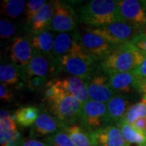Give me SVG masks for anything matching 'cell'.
I'll return each mask as SVG.
<instances>
[{
	"label": "cell",
	"instance_id": "cell-15",
	"mask_svg": "<svg viewBox=\"0 0 146 146\" xmlns=\"http://www.w3.org/2000/svg\"><path fill=\"white\" fill-rule=\"evenodd\" d=\"M130 106V102L126 96L115 95L106 103V123H119L123 119Z\"/></svg>",
	"mask_w": 146,
	"mask_h": 146
},
{
	"label": "cell",
	"instance_id": "cell-8",
	"mask_svg": "<svg viewBox=\"0 0 146 146\" xmlns=\"http://www.w3.org/2000/svg\"><path fill=\"white\" fill-rule=\"evenodd\" d=\"M78 36L84 49L95 61H102L116 47L103 37L87 30Z\"/></svg>",
	"mask_w": 146,
	"mask_h": 146
},
{
	"label": "cell",
	"instance_id": "cell-28",
	"mask_svg": "<svg viewBox=\"0 0 146 146\" xmlns=\"http://www.w3.org/2000/svg\"><path fill=\"white\" fill-rule=\"evenodd\" d=\"M142 117H146V99L144 98L140 102L131 105L122 121L131 124L136 119Z\"/></svg>",
	"mask_w": 146,
	"mask_h": 146
},
{
	"label": "cell",
	"instance_id": "cell-27",
	"mask_svg": "<svg viewBox=\"0 0 146 146\" xmlns=\"http://www.w3.org/2000/svg\"><path fill=\"white\" fill-rule=\"evenodd\" d=\"M63 89L58 83V78L49 80L42 89L43 92V102H46L50 105L53 103L62 94Z\"/></svg>",
	"mask_w": 146,
	"mask_h": 146
},
{
	"label": "cell",
	"instance_id": "cell-17",
	"mask_svg": "<svg viewBox=\"0 0 146 146\" xmlns=\"http://www.w3.org/2000/svg\"><path fill=\"white\" fill-rule=\"evenodd\" d=\"M58 83L67 94L74 97L82 104L89 100L87 84L82 79L71 76L63 79L58 78Z\"/></svg>",
	"mask_w": 146,
	"mask_h": 146
},
{
	"label": "cell",
	"instance_id": "cell-20",
	"mask_svg": "<svg viewBox=\"0 0 146 146\" xmlns=\"http://www.w3.org/2000/svg\"><path fill=\"white\" fill-rule=\"evenodd\" d=\"M53 13L54 2H46L32 21L30 25L32 33L33 34H37L47 30L51 25Z\"/></svg>",
	"mask_w": 146,
	"mask_h": 146
},
{
	"label": "cell",
	"instance_id": "cell-38",
	"mask_svg": "<svg viewBox=\"0 0 146 146\" xmlns=\"http://www.w3.org/2000/svg\"><path fill=\"white\" fill-rule=\"evenodd\" d=\"M136 89L142 95L144 99H146V79H138Z\"/></svg>",
	"mask_w": 146,
	"mask_h": 146
},
{
	"label": "cell",
	"instance_id": "cell-16",
	"mask_svg": "<svg viewBox=\"0 0 146 146\" xmlns=\"http://www.w3.org/2000/svg\"><path fill=\"white\" fill-rule=\"evenodd\" d=\"M63 127L58 120L50 114H40L31 128L32 136H52Z\"/></svg>",
	"mask_w": 146,
	"mask_h": 146
},
{
	"label": "cell",
	"instance_id": "cell-31",
	"mask_svg": "<svg viewBox=\"0 0 146 146\" xmlns=\"http://www.w3.org/2000/svg\"><path fill=\"white\" fill-rule=\"evenodd\" d=\"M17 30L16 26L11 21L2 18L0 20V36L1 38L7 39L12 36Z\"/></svg>",
	"mask_w": 146,
	"mask_h": 146
},
{
	"label": "cell",
	"instance_id": "cell-40",
	"mask_svg": "<svg viewBox=\"0 0 146 146\" xmlns=\"http://www.w3.org/2000/svg\"><path fill=\"white\" fill-rule=\"evenodd\" d=\"M141 33H143V34H145V35H146V25L142 29H141Z\"/></svg>",
	"mask_w": 146,
	"mask_h": 146
},
{
	"label": "cell",
	"instance_id": "cell-2",
	"mask_svg": "<svg viewBox=\"0 0 146 146\" xmlns=\"http://www.w3.org/2000/svg\"><path fill=\"white\" fill-rule=\"evenodd\" d=\"M144 58L145 54L128 42L115 47L107 57L101 61V68L108 75L132 72Z\"/></svg>",
	"mask_w": 146,
	"mask_h": 146
},
{
	"label": "cell",
	"instance_id": "cell-19",
	"mask_svg": "<svg viewBox=\"0 0 146 146\" xmlns=\"http://www.w3.org/2000/svg\"><path fill=\"white\" fill-rule=\"evenodd\" d=\"M54 36L49 30L43 31L37 34H33L30 38L32 47L34 54H42L53 58Z\"/></svg>",
	"mask_w": 146,
	"mask_h": 146
},
{
	"label": "cell",
	"instance_id": "cell-10",
	"mask_svg": "<svg viewBox=\"0 0 146 146\" xmlns=\"http://www.w3.org/2000/svg\"><path fill=\"white\" fill-rule=\"evenodd\" d=\"M89 99L101 103H107L115 95L109 82V76L103 74L92 75L87 80Z\"/></svg>",
	"mask_w": 146,
	"mask_h": 146
},
{
	"label": "cell",
	"instance_id": "cell-36",
	"mask_svg": "<svg viewBox=\"0 0 146 146\" xmlns=\"http://www.w3.org/2000/svg\"><path fill=\"white\" fill-rule=\"evenodd\" d=\"M133 72L137 76L138 79H146V54H145V58L142 62Z\"/></svg>",
	"mask_w": 146,
	"mask_h": 146
},
{
	"label": "cell",
	"instance_id": "cell-1",
	"mask_svg": "<svg viewBox=\"0 0 146 146\" xmlns=\"http://www.w3.org/2000/svg\"><path fill=\"white\" fill-rule=\"evenodd\" d=\"M80 21L89 27H99L123 21L117 1L92 0L81 6L76 12Z\"/></svg>",
	"mask_w": 146,
	"mask_h": 146
},
{
	"label": "cell",
	"instance_id": "cell-24",
	"mask_svg": "<svg viewBox=\"0 0 146 146\" xmlns=\"http://www.w3.org/2000/svg\"><path fill=\"white\" fill-rule=\"evenodd\" d=\"M40 115L39 109L33 106H27L17 110L15 113L14 119L17 124L24 127L33 126Z\"/></svg>",
	"mask_w": 146,
	"mask_h": 146
},
{
	"label": "cell",
	"instance_id": "cell-30",
	"mask_svg": "<svg viewBox=\"0 0 146 146\" xmlns=\"http://www.w3.org/2000/svg\"><path fill=\"white\" fill-rule=\"evenodd\" d=\"M50 146H74L72 141L64 130H59L47 139Z\"/></svg>",
	"mask_w": 146,
	"mask_h": 146
},
{
	"label": "cell",
	"instance_id": "cell-12",
	"mask_svg": "<svg viewBox=\"0 0 146 146\" xmlns=\"http://www.w3.org/2000/svg\"><path fill=\"white\" fill-rule=\"evenodd\" d=\"M86 51L79 40L78 35L72 33H58L54 37L53 58L54 61L62 56Z\"/></svg>",
	"mask_w": 146,
	"mask_h": 146
},
{
	"label": "cell",
	"instance_id": "cell-34",
	"mask_svg": "<svg viewBox=\"0 0 146 146\" xmlns=\"http://www.w3.org/2000/svg\"><path fill=\"white\" fill-rule=\"evenodd\" d=\"M14 98V94L4 84H0V99L3 102H11Z\"/></svg>",
	"mask_w": 146,
	"mask_h": 146
},
{
	"label": "cell",
	"instance_id": "cell-7",
	"mask_svg": "<svg viewBox=\"0 0 146 146\" xmlns=\"http://www.w3.org/2000/svg\"><path fill=\"white\" fill-rule=\"evenodd\" d=\"M78 16L70 4L63 1H54V13L50 28L58 33H70L78 23Z\"/></svg>",
	"mask_w": 146,
	"mask_h": 146
},
{
	"label": "cell",
	"instance_id": "cell-11",
	"mask_svg": "<svg viewBox=\"0 0 146 146\" xmlns=\"http://www.w3.org/2000/svg\"><path fill=\"white\" fill-rule=\"evenodd\" d=\"M7 50L11 63L20 67H27L34 55L30 40L24 36L14 37Z\"/></svg>",
	"mask_w": 146,
	"mask_h": 146
},
{
	"label": "cell",
	"instance_id": "cell-4",
	"mask_svg": "<svg viewBox=\"0 0 146 146\" xmlns=\"http://www.w3.org/2000/svg\"><path fill=\"white\" fill-rule=\"evenodd\" d=\"M94 62L86 51L67 54L55 60L58 69L82 80H88L92 76Z\"/></svg>",
	"mask_w": 146,
	"mask_h": 146
},
{
	"label": "cell",
	"instance_id": "cell-29",
	"mask_svg": "<svg viewBox=\"0 0 146 146\" xmlns=\"http://www.w3.org/2000/svg\"><path fill=\"white\" fill-rule=\"evenodd\" d=\"M46 3V1L45 0H29L27 2L25 11L27 25H31L33 18Z\"/></svg>",
	"mask_w": 146,
	"mask_h": 146
},
{
	"label": "cell",
	"instance_id": "cell-18",
	"mask_svg": "<svg viewBox=\"0 0 146 146\" xmlns=\"http://www.w3.org/2000/svg\"><path fill=\"white\" fill-rule=\"evenodd\" d=\"M137 81L138 77L133 71L109 75L110 85L115 93H130L136 89Z\"/></svg>",
	"mask_w": 146,
	"mask_h": 146
},
{
	"label": "cell",
	"instance_id": "cell-5",
	"mask_svg": "<svg viewBox=\"0 0 146 146\" xmlns=\"http://www.w3.org/2000/svg\"><path fill=\"white\" fill-rule=\"evenodd\" d=\"M82 103L64 90L60 96L50 104L53 114L63 127L75 123L74 121L80 117Z\"/></svg>",
	"mask_w": 146,
	"mask_h": 146
},
{
	"label": "cell",
	"instance_id": "cell-35",
	"mask_svg": "<svg viewBox=\"0 0 146 146\" xmlns=\"http://www.w3.org/2000/svg\"><path fill=\"white\" fill-rule=\"evenodd\" d=\"M20 146H50L47 141H42L34 138L22 139Z\"/></svg>",
	"mask_w": 146,
	"mask_h": 146
},
{
	"label": "cell",
	"instance_id": "cell-6",
	"mask_svg": "<svg viewBox=\"0 0 146 146\" xmlns=\"http://www.w3.org/2000/svg\"><path fill=\"white\" fill-rule=\"evenodd\" d=\"M79 119L89 132L98 130L106 123V104L89 100L82 105Z\"/></svg>",
	"mask_w": 146,
	"mask_h": 146
},
{
	"label": "cell",
	"instance_id": "cell-22",
	"mask_svg": "<svg viewBox=\"0 0 146 146\" xmlns=\"http://www.w3.org/2000/svg\"><path fill=\"white\" fill-rule=\"evenodd\" d=\"M63 130L67 132L74 146H94L90 137V132L78 123L63 127Z\"/></svg>",
	"mask_w": 146,
	"mask_h": 146
},
{
	"label": "cell",
	"instance_id": "cell-37",
	"mask_svg": "<svg viewBox=\"0 0 146 146\" xmlns=\"http://www.w3.org/2000/svg\"><path fill=\"white\" fill-rule=\"evenodd\" d=\"M131 125L138 131L146 134V117H142L136 119L134 123H131Z\"/></svg>",
	"mask_w": 146,
	"mask_h": 146
},
{
	"label": "cell",
	"instance_id": "cell-25",
	"mask_svg": "<svg viewBox=\"0 0 146 146\" xmlns=\"http://www.w3.org/2000/svg\"><path fill=\"white\" fill-rule=\"evenodd\" d=\"M21 72L14 63H2L0 66V81L6 86H12L20 82Z\"/></svg>",
	"mask_w": 146,
	"mask_h": 146
},
{
	"label": "cell",
	"instance_id": "cell-14",
	"mask_svg": "<svg viewBox=\"0 0 146 146\" xmlns=\"http://www.w3.org/2000/svg\"><path fill=\"white\" fill-rule=\"evenodd\" d=\"M56 68L57 65L54 58L34 54L31 61L26 67L27 77L41 76L48 78V76L54 72Z\"/></svg>",
	"mask_w": 146,
	"mask_h": 146
},
{
	"label": "cell",
	"instance_id": "cell-21",
	"mask_svg": "<svg viewBox=\"0 0 146 146\" xmlns=\"http://www.w3.org/2000/svg\"><path fill=\"white\" fill-rule=\"evenodd\" d=\"M0 113V145L4 146L13 138L18 129L16 122L9 111L2 109Z\"/></svg>",
	"mask_w": 146,
	"mask_h": 146
},
{
	"label": "cell",
	"instance_id": "cell-32",
	"mask_svg": "<svg viewBox=\"0 0 146 146\" xmlns=\"http://www.w3.org/2000/svg\"><path fill=\"white\" fill-rule=\"evenodd\" d=\"M49 80L47 77L41 76H29L27 77V87L31 91L42 90Z\"/></svg>",
	"mask_w": 146,
	"mask_h": 146
},
{
	"label": "cell",
	"instance_id": "cell-33",
	"mask_svg": "<svg viewBox=\"0 0 146 146\" xmlns=\"http://www.w3.org/2000/svg\"><path fill=\"white\" fill-rule=\"evenodd\" d=\"M131 43L135 46L141 50V52L146 54V35L143 33H139L137 34L132 40Z\"/></svg>",
	"mask_w": 146,
	"mask_h": 146
},
{
	"label": "cell",
	"instance_id": "cell-3",
	"mask_svg": "<svg viewBox=\"0 0 146 146\" xmlns=\"http://www.w3.org/2000/svg\"><path fill=\"white\" fill-rule=\"evenodd\" d=\"M85 30L99 35L115 46L131 42L141 32L140 28L123 21L115 22L103 26H88L85 28Z\"/></svg>",
	"mask_w": 146,
	"mask_h": 146
},
{
	"label": "cell",
	"instance_id": "cell-9",
	"mask_svg": "<svg viewBox=\"0 0 146 146\" xmlns=\"http://www.w3.org/2000/svg\"><path fill=\"white\" fill-rule=\"evenodd\" d=\"M119 14L123 22L142 29L146 25V1H117Z\"/></svg>",
	"mask_w": 146,
	"mask_h": 146
},
{
	"label": "cell",
	"instance_id": "cell-41",
	"mask_svg": "<svg viewBox=\"0 0 146 146\" xmlns=\"http://www.w3.org/2000/svg\"><path fill=\"white\" fill-rule=\"evenodd\" d=\"M145 146H146V145H145Z\"/></svg>",
	"mask_w": 146,
	"mask_h": 146
},
{
	"label": "cell",
	"instance_id": "cell-39",
	"mask_svg": "<svg viewBox=\"0 0 146 146\" xmlns=\"http://www.w3.org/2000/svg\"><path fill=\"white\" fill-rule=\"evenodd\" d=\"M22 139L23 138L21 137V132L17 131L16 134L13 136V138L9 142H7L4 146H20Z\"/></svg>",
	"mask_w": 146,
	"mask_h": 146
},
{
	"label": "cell",
	"instance_id": "cell-26",
	"mask_svg": "<svg viewBox=\"0 0 146 146\" xmlns=\"http://www.w3.org/2000/svg\"><path fill=\"white\" fill-rule=\"evenodd\" d=\"M0 5L2 15L8 19H16L25 12L26 2L24 0H3Z\"/></svg>",
	"mask_w": 146,
	"mask_h": 146
},
{
	"label": "cell",
	"instance_id": "cell-13",
	"mask_svg": "<svg viewBox=\"0 0 146 146\" xmlns=\"http://www.w3.org/2000/svg\"><path fill=\"white\" fill-rule=\"evenodd\" d=\"M90 137L94 146H130L124 140L119 127L114 124L90 132Z\"/></svg>",
	"mask_w": 146,
	"mask_h": 146
},
{
	"label": "cell",
	"instance_id": "cell-23",
	"mask_svg": "<svg viewBox=\"0 0 146 146\" xmlns=\"http://www.w3.org/2000/svg\"><path fill=\"white\" fill-rule=\"evenodd\" d=\"M117 127L127 144H133L139 146L146 145V134L136 129L131 123L120 121L117 123Z\"/></svg>",
	"mask_w": 146,
	"mask_h": 146
}]
</instances>
